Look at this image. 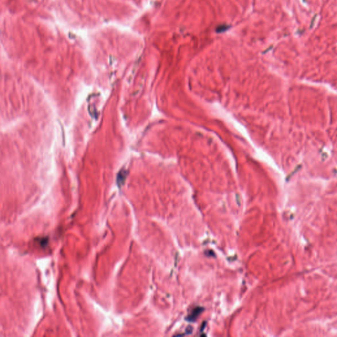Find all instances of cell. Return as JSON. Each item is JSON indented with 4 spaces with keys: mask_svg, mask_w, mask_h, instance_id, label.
Masks as SVG:
<instances>
[{
    "mask_svg": "<svg viewBox=\"0 0 337 337\" xmlns=\"http://www.w3.org/2000/svg\"><path fill=\"white\" fill-rule=\"evenodd\" d=\"M202 311V308L197 307L196 309L193 310L192 313H191L190 315H189V316H188V319L190 320V321H195L197 319V316L201 313Z\"/></svg>",
    "mask_w": 337,
    "mask_h": 337,
    "instance_id": "obj_1",
    "label": "cell"
}]
</instances>
